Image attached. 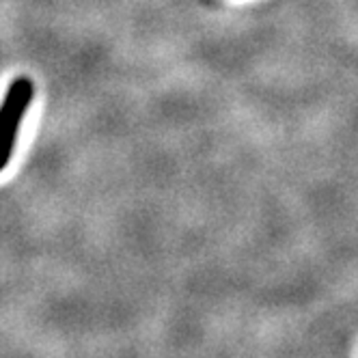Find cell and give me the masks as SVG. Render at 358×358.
Segmentation results:
<instances>
[{
    "label": "cell",
    "instance_id": "6da1fadb",
    "mask_svg": "<svg viewBox=\"0 0 358 358\" xmlns=\"http://www.w3.org/2000/svg\"><path fill=\"white\" fill-rule=\"evenodd\" d=\"M35 97V85L29 76H17L0 101V171H5L17 141L20 125Z\"/></svg>",
    "mask_w": 358,
    "mask_h": 358
}]
</instances>
